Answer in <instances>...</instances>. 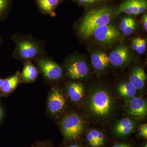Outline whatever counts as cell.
I'll use <instances>...</instances> for the list:
<instances>
[{"label": "cell", "instance_id": "14", "mask_svg": "<svg viewBox=\"0 0 147 147\" xmlns=\"http://www.w3.org/2000/svg\"><path fill=\"white\" fill-rule=\"evenodd\" d=\"M91 61L94 68L99 70L104 69L110 63L108 55L101 52L93 53L91 56Z\"/></svg>", "mask_w": 147, "mask_h": 147}, {"label": "cell", "instance_id": "13", "mask_svg": "<svg viewBox=\"0 0 147 147\" xmlns=\"http://www.w3.org/2000/svg\"><path fill=\"white\" fill-rule=\"evenodd\" d=\"M129 108L130 113L132 115L143 117L147 115L146 103L141 98L135 97L132 98L130 100Z\"/></svg>", "mask_w": 147, "mask_h": 147}, {"label": "cell", "instance_id": "34", "mask_svg": "<svg viewBox=\"0 0 147 147\" xmlns=\"http://www.w3.org/2000/svg\"><path fill=\"white\" fill-rule=\"evenodd\" d=\"M1 110H0V116H1Z\"/></svg>", "mask_w": 147, "mask_h": 147}, {"label": "cell", "instance_id": "2", "mask_svg": "<svg viewBox=\"0 0 147 147\" xmlns=\"http://www.w3.org/2000/svg\"><path fill=\"white\" fill-rule=\"evenodd\" d=\"M61 129L65 141L78 140L82 138L84 130V123L77 115L70 114L62 121Z\"/></svg>", "mask_w": 147, "mask_h": 147}, {"label": "cell", "instance_id": "10", "mask_svg": "<svg viewBox=\"0 0 147 147\" xmlns=\"http://www.w3.org/2000/svg\"><path fill=\"white\" fill-rule=\"evenodd\" d=\"M88 68L86 63L83 61L72 62L69 65L67 72L72 79H79L86 76L88 73Z\"/></svg>", "mask_w": 147, "mask_h": 147}, {"label": "cell", "instance_id": "27", "mask_svg": "<svg viewBox=\"0 0 147 147\" xmlns=\"http://www.w3.org/2000/svg\"><path fill=\"white\" fill-rule=\"evenodd\" d=\"M31 147H53V145L50 141L45 140L37 141Z\"/></svg>", "mask_w": 147, "mask_h": 147}, {"label": "cell", "instance_id": "25", "mask_svg": "<svg viewBox=\"0 0 147 147\" xmlns=\"http://www.w3.org/2000/svg\"><path fill=\"white\" fill-rule=\"evenodd\" d=\"M138 135L140 138L143 140H146L147 139V125L145 124L140 125L139 129Z\"/></svg>", "mask_w": 147, "mask_h": 147}, {"label": "cell", "instance_id": "6", "mask_svg": "<svg viewBox=\"0 0 147 147\" xmlns=\"http://www.w3.org/2000/svg\"><path fill=\"white\" fill-rule=\"evenodd\" d=\"M38 64L44 76L50 80H57L62 74V70L57 64L46 59L38 61Z\"/></svg>", "mask_w": 147, "mask_h": 147}, {"label": "cell", "instance_id": "24", "mask_svg": "<svg viewBox=\"0 0 147 147\" xmlns=\"http://www.w3.org/2000/svg\"><path fill=\"white\" fill-rule=\"evenodd\" d=\"M135 28V21L134 18L132 19L128 26L123 31L124 34L126 36H129L133 32Z\"/></svg>", "mask_w": 147, "mask_h": 147}, {"label": "cell", "instance_id": "20", "mask_svg": "<svg viewBox=\"0 0 147 147\" xmlns=\"http://www.w3.org/2000/svg\"><path fill=\"white\" fill-rule=\"evenodd\" d=\"M18 82L19 76L18 74L5 79L2 87L3 91L6 93L12 91L17 86Z\"/></svg>", "mask_w": 147, "mask_h": 147}, {"label": "cell", "instance_id": "18", "mask_svg": "<svg viewBox=\"0 0 147 147\" xmlns=\"http://www.w3.org/2000/svg\"><path fill=\"white\" fill-rule=\"evenodd\" d=\"M38 71L36 68L31 63H27L24 66L22 76L25 82H32L36 79Z\"/></svg>", "mask_w": 147, "mask_h": 147}, {"label": "cell", "instance_id": "17", "mask_svg": "<svg viewBox=\"0 0 147 147\" xmlns=\"http://www.w3.org/2000/svg\"><path fill=\"white\" fill-rule=\"evenodd\" d=\"M84 93V89L82 84L73 83L69 86L67 94L71 100L77 102L81 100Z\"/></svg>", "mask_w": 147, "mask_h": 147}, {"label": "cell", "instance_id": "23", "mask_svg": "<svg viewBox=\"0 0 147 147\" xmlns=\"http://www.w3.org/2000/svg\"><path fill=\"white\" fill-rule=\"evenodd\" d=\"M146 48V40L141 38H138V45L137 52L139 54L145 53Z\"/></svg>", "mask_w": 147, "mask_h": 147}, {"label": "cell", "instance_id": "26", "mask_svg": "<svg viewBox=\"0 0 147 147\" xmlns=\"http://www.w3.org/2000/svg\"><path fill=\"white\" fill-rule=\"evenodd\" d=\"M109 147H136L130 142L126 141H119L112 144Z\"/></svg>", "mask_w": 147, "mask_h": 147}, {"label": "cell", "instance_id": "28", "mask_svg": "<svg viewBox=\"0 0 147 147\" xmlns=\"http://www.w3.org/2000/svg\"><path fill=\"white\" fill-rule=\"evenodd\" d=\"M133 19V18L130 17H125V18L122 19L119 26L120 29L121 30L123 31Z\"/></svg>", "mask_w": 147, "mask_h": 147}, {"label": "cell", "instance_id": "31", "mask_svg": "<svg viewBox=\"0 0 147 147\" xmlns=\"http://www.w3.org/2000/svg\"><path fill=\"white\" fill-rule=\"evenodd\" d=\"M144 28L146 31L147 30V14L146 12L144 13L142 17Z\"/></svg>", "mask_w": 147, "mask_h": 147}, {"label": "cell", "instance_id": "7", "mask_svg": "<svg viewBox=\"0 0 147 147\" xmlns=\"http://www.w3.org/2000/svg\"><path fill=\"white\" fill-rule=\"evenodd\" d=\"M85 144L88 147H105L108 144L107 136L103 132L92 129L86 134Z\"/></svg>", "mask_w": 147, "mask_h": 147}, {"label": "cell", "instance_id": "9", "mask_svg": "<svg viewBox=\"0 0 147 147\" xmlns=\"http://www.w3.org/2000/svg\"><path fill=\"white\" fill-rule=\"evenodd\" d=\"M65 98L58 90H54L48 98L47 107L52 114L59 113L63 109L65 105Z\"/></svg>", "mask_w": 147, "mask_h": 147}, {"label": "cell", "instance_id": "16", "mask_svg": "<svg viewBox=\"0 0 147 147\" xmlns=\"http://www.w3.org/2000/svg\"><path fill=\"white\" fill-rule=\"evenodd\" d=\"M146 79V76L144 69L138 67L131 74L129 78V82L137 90H140L144 87Z\"/></svg>", "mask_w": 147, "mask_h": 147}, {"label": "cell", "instance_id": "5", "mask_svg": "<svg viewBox=\"0 0 147 147\" xmlns=\"http://www.w3.org/2000/svg\"><path fill=\"white\" fill-rule=\"evenodd\" d=\"M147 8V0H125L119 6L116 13L139 15L145 12Z\"/></svg>", "mask_w": 147, "mask_h": 147}, {"label": "cell", "instance_id": "1", "mask_svg": "<svg viewBox=\"0 0 147 147\" xmlns=\"http://www.w3.org/2000/svg\"><path fill=\"white\" fill-rule=\"evenodd\" d=\"M113 15V9L107 6L89 11L82 19L79 33L84 38L91 36L98 28L110 24Z\"/></svg>", "mask_w": 147, "mask_h": 147}, {"label": "cell", "instance_id": "21", "mask_svg": "<svg viewBox=\"0 0 147 147\" xmlns=\"http://www.w3.org/2000/svg\"><path fill=\"white\" fill-rule=\"evenodd\" d=\"M11 0H0V18L7 13L11 6Z\"/></svg>", "mask_w": 147, "mask_h": 147}, {"label": "cell", "instance_id": "11", "mask_svg": "<svg viewBox=\"0 0 147 147\" xmlns=\"http://www.w3.org/2000/svg\"><path fill=\"white\" fill-rule=\"evenodd\" d=\"M108 57L110 63L113 65L120 66L128 60L129 53L127 47L121 46L113 51Z\"/></svg>", "mask_w": 147, "mask_h": 147}, {"label": "cell", "instance_id": "33", "mask_svg": "<svg viewBox=\"0 0 147 147\" xmlns=\"http://www.w3.org/2000/svg\"><path fill=\"white\" fill-rule=\"evenodd\" d=\"M140 147H147V144L146 142H145L144 144H142V146Z\"/></svg>", "mask_w": 147, "mask_h": 147}, {"label": "cell", "instance_id": "15", "mask_svg": "<svg viewBox=\"0 0 147 147\" xmlns=\"http://www.w3.org/2000/svg\"><path fill=\"white\" fill-rule=\"evenodd\" d=\"M37 5L42 13L54 16L61 0H36Z\"/></svg>", "mask_w": 147, "mask_h": 147}, {"label": "cell", "instance_id": "4", "mask_svg": "<svg viewBox=\"0 0 147 147\" xmlns=\"http://www.w3.org/2000/svg\"><path fill=\"white\" fill-rule=\"evenodd\" d=\"M92 35L99 42L110 44L118 39L120 33L115 26L109 24L95 30Z\"/></svg>", "mask_w": 147, "mask_h": 147}, {"label": "cell", "instance_id": "30", "mask_svg": "<svg viewBox=\"0 0 147 147\" xmlns=\"http://www.w3.org/2000/svg\"><path fill=\"white\" fill-rule=\"evenodd\" d=\"M138 45V38H134L131 43V48L132 50L137 51Z\"/></svg>", "mask_w": 147, "mask_h": 147}, {"label": "cell", "instance_id": "19", "mask_svg": "<svg viewBox=\"0 0 147 147\" xmlns=\"http://www.w3.org/2000/svg\"><path fill=\"white\" fill-rule=\"evenodd\" d=\"M137 89L130 82L121 84L119 87L118 91L123 96L132 98L136 94Z\"/></svg>", "mask_w": 147, "mask_h": 147}, {"label": "cell", "instance_id": "3", "mask_svg": "<svg viewBox=\"0 0 147 147\" xmlns=\"http://www.w3.org/2000/svg\"><path fill=\"white\" fill-rule=\"evenodd\" d=\"M92 112L98 116L108 115L111 108V100L107 92L99 90L93 95L90 102Z\"/></svg>", "mask_w": 147, "mask_h": 147}, {"label": "cell", "instance_id": "32", "mask_svg": "<svg viewBox=\"0 0 147 147\" xmlns=\"http://www.w3.org/2000/svg\"><path fill=\"white\" fill-rule=\"evenodd\" d=\"M4 81L3 80V79H0V90H1V88L2 87L3 84L4 83Z\"/></svg>", "mask_w": 147, "mask_h": 147}, {"label": "cell", "instance_id": "8", "mask_svg": "<svg viewBox=\"0 0 147 147\" xmlns=\"http://www.w3.org/2000/svg\"><path fill=\"white\" fill-rule=\"evenodd\" d=\"M18 53L20 57L25 59H31L36 57L40 53L36 44L28 40H23L18 45Z\"/></svg>", "mask_w": 147, "mask_h": 147}, {"label": "cell", "instance_id": "12", "mask_svg": "<svg viewBox=\"0 0 147 147\" xmlns=\"http://www.w3.org/2000/svg\"><path fill=\"white\" fill-rule=\"evenodd\" d=\"M133 122L129 118L122 119L115 127L114 132L119 137H126L132 133L134 129Z\"/></svg>", "mask_w": 147, "mask_h": 147}, {"label": "cell", "instance_id": "22", "mask_svg": "<svg viewBox=\"0 0 147 147\" xmlns=\"http://www.w3.org/2000/svg\"><path fill=\"white\" fill-rule=\"evenodd\" d=\"M79 139L71 140V141H65L66 143L64 144L60 147H88L85 144L78 142Z\"/></svg>", "mask_w": 147, "mask_h": 147}, {"label": "cell", "instance_id": "29", "mask_svg": "<svg viewBox=\"0 0 147 147\" xmlns=\"http://www.w3.org/2000/svg\"><path fill=\"white\" fill-rule=\"evenodd\" d=\"M77 2L84 5H91L100 2L103 0H75Z\"/></svg>", "mask_w": 147, "mask_h": 147}]
</instances>
